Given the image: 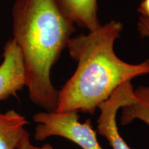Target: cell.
I'll list each match as a JSON object with an SVG mask.
<instances>
[{"mask_svg":"<svg viewBox=\"0 0 149 149\" xmlns=\"http://www.w3.org/2000/svg\"><path fill=\"white\" fill-rule=\"evenodd\" d=\"M122 29L120 22L111 20L87 34L70 38L67 48L77 67L59 91L55 111L94 114L123 83L149 74V59L132 64L115 54L114 44Z\"/></svg>","mask_w":149,"mask_h":149,"instance_id":"cell-1","label":"cell"},{"mask_svg":"<svg viewBox=\"0 0 149 149\" xmlns=\"http://www.w3.org/2000/svg\"><path fill=\"white\" fill-rule=\"evenodd\" d=\"M13 40L21 51L29 97L46 111H55L59 91L52 67L76 31L57 0H17L13 8Z\"/></svg>","mask_w":149,"mask_h":149,"instance_id":"cell-2","label":"cell"},{"mask_svg":"<svg viewBox=\"0 0 149 149\" xmlns=\"http://www.w3.org/2000/svg\"><path fill=\"white\" fill-rule=\"evenodd\" d=\"M78 112H39L33 116L37 123L35 139L43 141L52 136L69 139L82 149H103L97 138L90 119L81 123Z\"/></svg>","mask_w":149,"mask_h":149,"instance_id":"cell-3","label":"cell"},{"mask_svg":"<svg viewBox=\"0 0 149 149\" xmlns=\"http://www.w3.org/2000/svg\"><path fill=\"white\" fill-rule=\"evenodd\" d=\"M131 81L123 83L110 97L98 107L100 115L97 120V131L106 137L113 149H131L119 133L116 117L119 109L135 102Z\"/></svg>","mask_w":149,"mask_h":149,"instance_id":"cell-4","label":"cell"},{"mask_svg":"<svg viewBox=\"0 0 149 149\" xmlns=\"http://www.w3.org/2000/svg\"><path fill=\"white\" fill-rule=\"evenodd\" d=\"M0 64V101L17 96L26 86V74L21 51L13 39L6 43Z\"/></svg>","mask_w":149,"mask_h":149,"instance_id":"cell-5","label":"cell"},{"mask_svg":"<svg viewBox=\"0 0 149 149\" xmlns=\"http://www.w3.org/2000/svg\"><path fill=\"white\" fill-rule=\"evenodd\" d=\"M61 8L74 24L88 31L102 25L98 19L97 0H57Z\"/></svg>","mask_w":149,"mask_h":149,"instance_id":"cell-6","label":"cell"},{"mask_svg":"<svg viewBox=\"0 0 149 149\" xmlns=\"http://www.w3.org/2000/svg\"><path fill=\"white\" fill-rule=\"evenodd\" d=\"M27 124L25 117L14 110L0 113V149H17L26 131L24 126Z\"/></svg>","mask_w":149,"mask_h":149,"instance_id":"cell-7","label":"cell"},{"mask_svg":"<svg viewBox=\"0 0 149 149\" xmlns=\"http://www.w3.org/2000/svg\"><path fill=\"white\" fill-rule=\"evenodd\" d=\"M135 102L122 108L121 124L127 125L139 120L149 126V86H139L134 90Z\"/></svg>","mask_w":149,"mask_h":149,"instance_id":"cell-8","label":"cell"},{"mask_svg":"<svg viewBox=\"0 0 149 149\" xmlns=\"http://www.w3.org/2000/svg\"><path fill=\"white\" fill-rule=\"evenodd\" d=\"M137 30L141 38H149V19L140 16L137 22Z\"/></svg>","mask_w":149,"mask_h":149,"instance_id":"cell-9","label":"cell"},{"mask_svg":"<svg viewBox=\"0 0 149 149\" xmlns=\"http://www.w3.org/2000/svg\"><path fill=\"white\" fill-rule=\"evenodd\" d=\"M17 149H36L34 146H33L30 140V136L29 132L26 131L17 145Z\"/></svg>","mask_w":149,"mask_h":149,"instance_id":"cell-10","label":"cell"},{"mask_svg":"<svg viewBox=\"0 0 149 149\" xmlns=\"http://www.w3.org/2000/svg\"><path fill=\"white\" fill-rule=\"evenodd\" d=\"M137 11L141 14V16L149 19V0H143L137 8Z\"/></svg>","mask_w":149,"mask_h":149,"instance_id":"cell-11","label":"cell"},{"mask_svg":"<svg viewBox=\"0 0 149 149\" xmlns=\"http://www.w3.org/2000/svg\"><path fill=\"white\" fill-rule=\"evenodd\" d=\"M36 148V149H54L53 147H52L51 145L49 144H45L42 147H41V148H37V147H35Z\"/></svg>","mask_w":149,"mask_h":149,"instance_id":"cell-12","label":"cell"}]
</instances>
